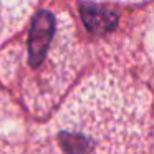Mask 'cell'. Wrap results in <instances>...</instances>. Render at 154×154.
Listing matches in <instances>:
<instances>
[{"label":"cell","instance_id":"cell-3","mask_svg":"<svg viewBox=\"0 0 154 154\" xmlns=\"http://www.w3.org/2000/svg\"><path fill=\"white\" fill-rule=\"evenodd\" d=\"M35 5L37 0H0V43L27 23Z\"/></svg>","mask_w":154,"mask_h":154},{"label":"cell","instance_id":"cell-4","mask_svg":"<svg viewBox=\"0 0 154 154\" xmlns=\"http://www.w3.org/2000/svg\"><path fill=\"white\" fill-rule=\"evenodd\" d=\"M81 18H83L85 27L94 35L108 33L118 23V15L113 10L101 7V5H83Z\"/></svg>","mask_w":154,"mask_h":154},{"label":"cell","instance_id":"cell-7","mask_svg":"<svg viewBox=\"0 0 154 154\" xmlns=\"http://www.w3.org/2000/svg\"><path fill=\"white\" fill-rule=\"evenodd\" d=\"M151 73H152V78H154V66H152V71H151Z\"/></svg>","mask_w":154,"mask_h":154},{"label":"cell","instance_id":"cell-5","mask_svg":"<svg viewBox=\"0 0 154 154\" xmlns=\"http://www.w3.org/2000/svg\"><path fill=\"white\" fill-rule=\"evenodd\" d=\"M111 2H141V0H111Z\"/></svg>","mask_w":154,"mask_h":154},{"label":"cell","instance_id":"cell-2","mask_svg":"<svg viewBox=\"0 0 154 154\" xmlns=\"http://www.w3.org/2000/svg\"><path fill=\"white\" fill-rule=\"evenodd\" d=\"M80 61V43L70 15L42 10L27 37L2 53L0 71L5 83L18 91L25 108L33 116H45L65 96Z\"/></svg>","mask_w":154,"mask_h":154},{"label":"cell","instance_id":"cell-1","mask_svg":"<svg viewBox=\"0 0 154 154\" xmlns=\"http://www.w3.org/2000/svg\"><path fill=\"white\" fill-rule=\"evenodd\" d=\"M151 94L129 75L86 76L37 139V154H147Z\"/></svg>","mask_w":154,"mask_h":154},{"label":"cell","instance_id":"cell-6","mask_svg":"<svg viewBox=\"0 0 154 154\" xmlns=\"http://www.w3.org/2000/svg\"><path fill=\"white\" fill-rule=\"evenodd\" d=\"M152 146H154V124H152Z\"/></svg>","mask_w":154,"mask_h":154}]
</instances>
